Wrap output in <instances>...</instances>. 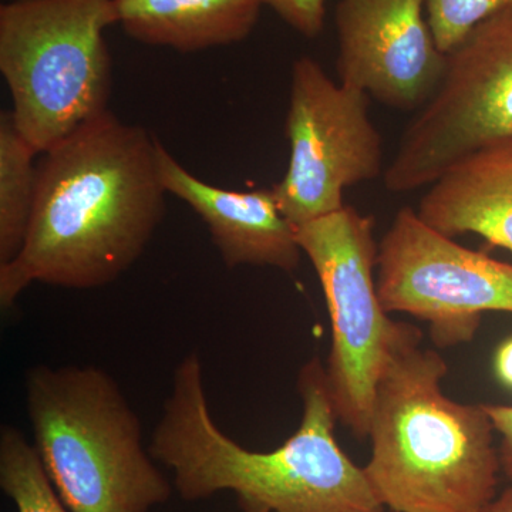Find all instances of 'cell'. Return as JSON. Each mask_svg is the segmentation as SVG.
<instances>
[{
    "label": "cell",
    "instance_id": "7",
    "mask_svg": "<svg viewBox=\"0 0 512 512\" xmlns=\"http://www.w3.org/2000/svg\"><path fill=\"white\" fill-rule=\"evenodd\" d=\"M296 234L318 275L332 323L326 377L336 417L366 439L377 382L397 328L377 291L375 218L345 205L296 228Z\"/></svg>",
    "mask_w": 512,
    "mask_h": 512
},
{
    "label": "cell",
    "instance_id": "1",
    "mask_svg": "<svg viewBox=\"0 0 512 512\" xmlns=\"http://www.w3.org/2000/svg\"><path fill=\"white\" fill-rule=\"evenodd\" d=\"M156 150L109 110L45 153L25 245L0 266L3 311L36 282L87 291L136 264L165 214Z\"/></svg>",
    "mask_w": 512,
    "mask_h": 512
},
{
    "label": "cell",
    "instance_id": "2",
    "mask_svg": "<svg viewBox=\"0 0 512 512\" xmlns=\"http://www.w3.org/2000/svg\"><path fill=\"white\" fill-rule=\"evenodd\" d=\"M298 390V430L275 450H248L215 423L201 356L188 353L175 366L148 450L188 503L229 491L244 512H384L365 468L335 439L338 417L318 356L302 366Z\"/></svg>",
    "mask_w": 512,
    "mask_h": 512
},
{
    "label": "cell",
    "instance_id": "6",
    "mask_svg": "<svg viewBox=\"0 0 512 512\" xmlns=\"http://www.w3.org/2000/svg\"><path fill=\"white\" fill-rule=\"evenodd\" d=\"M512 150V8L471 30L450 53L436 93L403 133L384 187L409 194L457 165Z\"/></svg>",
    "mask_w": 512,
    "mask_h": 512
},
{
    "label": "cell",
    "instance_id": "15",
    "mask_svg": "<svg viewBox=\"0 0 512 512\" xmlns=\"http://www.w3.org/2000/svg\"><path fill=\"white\" fill-rule=\"evenodd\" d=\"M0 487L18 512H72L47 476L35 444L9 424L0 430Z\"/></svg>",
    "mask_w": 512,
    "mask_h": 512
},
{
    "label": "cell",
    "instance_id": "18",
    "mask_svg": "<svg viewBox=\"0 0 512 512\" xmlns=\"http://www.w3.org/2000/svg\"><path fill=\"white\" fill-rule=\"evenodd\" d=\"M488 416L493 421L495 431L501 436L500 463L505 476L512 483V406L484 404Z\"/></svg>",
    "mask_w": 512,
    "mask_h": 512
},
{
    "label": "cell",
    "instance_id": "17",
    "mask_svg": "<svg viewBox=\"0 0 512 512\" xmlns=\"http://www.w3.org/2000/svg\"><path fill=\"white\" fill-rule=\"evenodd\" d=\"M286 25L302 36H319L325 23L326 0H262Z\"/></svg>",
    "mask_w": 512,
    "mask_h": 512
},
{
    "label": "cell",
    "instance_id": "19",
    "mask_svg": "<svg viewBox=\"0 0 512 512\" xmlns=\"http://www.w3.org/2000/svg\"><path fill=\"white\" fill-rule=\"evenodd\" d=\"M495 372L505 386L512 387V338L505 340L495 355Z\"/></svg>",
    "mask_w": 512,
    "mask_h": 512
},
{
    "label": "cell",
    "instance_id": "9",
    "mask_svg": "<svg viewBox=\"0 0 512 512\" xmlns=\"http://www.w3.org/2000/svg\"><path fill=\"white\" fill-rule=\"evenodd\" d=\"M384 311L429 323L439 348L471 342L484 312L512 313V265L458 245L404 207L379 242Z\"/></svg>",
    "mask_w": 512,
    "mask_h": 512
},
{
    "label": "cell",
    "instance_id": "20",
    "mask_svg": "<svg viewBox=\"0 0 512 512\" xmlns=\"http://www.w3.org/2000/svg\"><path fill=\"white\" fill-rule=\"evenodd\" d=\"M481 512H512V487L495 497Z\"/></svg>",
    "mask_w": 512,
    "mask_h": 512
},
{
    "label": "cell",
    "instance_id": "11",
    "mask_svg": "<svg viewBox=\"0 0 512 512\" xmlns=\"http://www.w3.org/2000/svg\"><path fill=\"white\" fill-rule=\"evenodd\" d=\"M157 167L167 194L204 221L228 268L269 266L293 272L303 254L298 234L279 210L274 188L232 191L195 177L157 140Z\"/></svg>",
    "mask_w": 512,
    "mask_h": 512
},
{
    "label": "cell",
    "instance_id": "10",
    "mask_svg": "<svg viewBox=\"0 0 512 512\" xmlns=\"http://www.w3.org/2000/svg\"><path fill=\"white\" fill-rule=\"evenodd\" d=\"M427 0H339V82L392 107L421 109L446 73L447 53L424 16Z\"/></svg>",
    "mask_w": 512,
    "mask_h": 512
},
{
    "label": "cell",
    "instance_id": "16",
    "mask_svg": "<svg viewBox=\"0 0 512 512\" xmlns=\"http://www.w3.org/2000/svg\"><path fill=\"white\" fill-rule=\"evenodd\" d=\"M512 8V0H427L426 12L437 45L450 53L484 20Z\"/></svg>",
    "mask_w": 512,
    "mask_h": 512
},
{
    "label": "cell",
    "instance_id": "14",
    "mask_svg": "<svg viewBox=\"0 0 512 512\" xmlns=\"http://www.w3.org/2000/svg\"><path fill=\"white\" fill-rule=\"evenodd\" d=\"M35 148L19 133L12 111L0 114V266L12 262L25 245L35 210Z\"/></svg>",
    "mask_w": 512,
    "mask_h": 512
},
{
    "label": "cell",
    "instance_id": "5",
    "mask_svg": "<svg viewBox=\"0 0 512 512\" xmlns=\"http://www.w3.org/2000/svg\"><path fill=\"white\" fill-rule=\"evenodd\" d=\"M114 0H12L0 6V73L19 133L45 154L109 111L104 32Z\"/></svg>",
    "mask_w": 512,
    "mask_h": 512
},
{
    "label": "cell",
    "instance_id": "8",
    "mask_svg": "<svg viewBox=\"0 0 512 512\" xmlns=\"http://www.w3.org/2000/svg\"><path fill=\"white\" fill-rule=\"evenodd\" d=\"M285 127L291 154L274 192L295 228L342 210L346 188L384 174L382 134L370 120L369 96L333 82L312 57L293 63Z\"/></svg>",
    "mask_w": 512,
    "mask_h": 512
},
{
    "label": "cell",
    "instance_id": "3",
    "mask_svg": "<svg viewBox=\"0 0 512 512\" xmlns=\"http://www.w3.org/2000/svg\"><path fill=\"white\" fill-rule=\"evenodd\" d=\"M412 323L397 322L370 416L365 468L393 512H481L497 497L500 454L484 404L443 392L446 360L423 348Z\"/></svg>",
    "mask_w": 512,
    "mask_h": 512
},
{
    "label": "cell",
    "instance_id": "12",
    "mask_svg": "<svg viewBox=\"0 0 512 512\" xmlns=\"http://www.w3.org/2000/svg\"><path fill=\"white\" fill-rule=\"evenodd\" d=\"M416 211L448 238L471 232L512 254V150L481 154L441 175Z\"/></svg>",
    "mask_w": 512,
    "mask_h": 512
},
{
    "label": "cell",
    "instance_id": "4",
    "mask_svg": "<svg viewBox=\"0 0 512 512\" xmlns=\"http://www.w3.org/2000/svg\"><path fill=\"white\" fill-rule=\"evenodd\" d=\"M26 410L47 476L72 512H150L174 485L143 446L141 423L116 380L96 366L37 365Z\"/></svg>",
    "mask_w": 512,
    "mask_h": 512
},
{
    "label": "cell",
    "instance_id": "13",
    "mask_svg": "<svg viewBox=\"0 0 512 512\" xmlns=\"http://www.w3.org/2000/svg\"><path fill=\"white\" fill-rule=\"evenodd\" d=\"M117 23L144 45L181 53L235 45L251 35L262 0H114Z\"/></svg>",
    "mask_w": 512,
    "mask_h": 512
}]
</instances>
